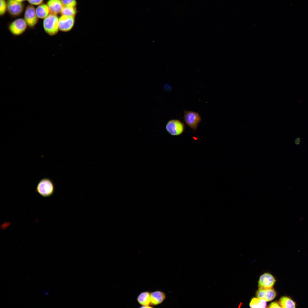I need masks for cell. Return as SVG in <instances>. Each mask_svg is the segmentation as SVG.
<instances>
[{"label": "cell", "mask_w": 308, "mask_h": 308, "mask_svg": "<svg viewBox=\"0 0 308 308\" xmlns=\"http://www.w3.org/2000/svg\"><path fill=\"white\" fill-rule=\"evenodd\" d=\"M44 29L45 32L50 36H54L58 32L59 19L56 15L50 13L44 20Z\"/></svg>", "instance_id": "obj_1"}, {"label": "cell", "mask_w": 308, "mask_h": 308, "mask_svg": "<svg viewBox=\"0 0 308 308\" xmlns=\"http://www.w3.org/2000/svg\"><path fill=\"white\" fill-rule=\"evenodd\" d=\"M54 190L52 181L48 178L41 179L37 184L36 192L41 196L47 197L52 196Z\"/></svg>", "instance_id": "obj_2"}, {"label": "cell", "mask_w": 308, "mask_h": 308, "mask_svg": "<svg viewBox=\"0 0 308 308\" xmlns=\"http://www.w3.org/2000/svg\"><path fill=\"white\" fill-rule=\"evenodd\" d=\"M183 118L186 124L194 131L197 129L201 121L199 113L192 111L185 110Z\"/></svg>", "instance_id": "obj_3"}, {"label": "cell", "mask_w": 308, "mask_h": 308, "mask_svg": "<svg viewBox=\"0 0 308 308\" xmlns=\"http://www.w3.org/2000/svg\"><path fill=\"white\" fill-rule=\"evenodd\" d=\"M165 128L171 135L178 136L181 135L184 131L185 125L179 120L173 119L168 121Z\"/></svg>", "instance_id": "obj_4"}, {"label": "cell", "mask_w": 308, "mask_h": 308, "mask_svg": "<svg viewBox=\"0 0 308 308\" xmlns=\"http://www.w3.org/2000/svg\"><path fill=\"white\" fill-rule=\"evenodd\" d=\"M27 25L24 19H19L15 20L9 25V29L13 35L18 36L25 32L27 28Z\"/></svg>", "instance_id": "obj_5"}, {"label": "cell", "mask_w": 308, "mask_h": 308, "mask_svg": "<svg viewBox=\"0 0 308 308\" xmlns=\"http://www.w3.org/2000/svg\"><path fill=\"white\" fill-rule=\"evenodd\" d=\"M24 20L27 26L32 27H34L38 21L36 9L31 5H29L26 8L24 15Z\"/></svg>", "instance_id": "obj_6"}, {"label": "cell", "mask_w": 308, "mask_h": 308, "mask_svg": "<svg viewBox=\"0 0 308 308\" xmlns=\"http://www.w3.org/2000/svg\"><path fill=\"white\" fill-rule=\"evenodd\" d=\"M275 279L271 274L266 273L262 275L258 281V286L260 289L272 288L275 282Z\"/></svg>", "instance_id": "obj_7"}, {"label": "cell", "mask_w": 308, "mask_h": 308, "mask_svg": "<svg viewBox=\"0 0 308 308\" xmlns=\"http://www.w3.org/2000/svg\"><path fill=\"white\" fill-rule=\"evenodd\" d=\"M74 17L62 15L59 19V29L62 32L70 31L74 23Z\"/></svg>", "instance_id": "obj_8"}, {"label": "cell", "mask_w": 308, "mask_h": 308, "mask_svg": "<svg viewBox=\"0 0 308 308\" xmlns=\"http://www.w3.org/2000/svg\"><path fill=\"white\" fill-rule=\"evenodd\" d=\"M7 8L9 13L13 16H17L22 12L23 6L21 2L16 0H8Z\"/></svg>", "instance_id": "obj_9"}, {"label": "cell", "mask_w": 308, "mask_h": 308, "mask_svg": "<svg viewBox=\"0 0 308 308\" xmlns=\"http://www.w3.org/2000/svg\"><path fill=\"white\" fill-rule=\"evenodd\" d=\"M257 298L262 299L266 301L273 300L276 295V293L273 288L267 289H260L256 293Z\"/></svg>", "instance_id": "obj_10"}, {"label": "cell", "mask_w": 308, "mask_h": 308, "mask_svg": "<svg viewBox=\"0 0 308 308\" xmlns=\"http://www.w3.org/2000/svg\"><path fill=\"white\" fill-rule=\"evenodd\" d=\"M165 298V294L161 291L158 290L150 293L151 306H156L160 304Z\"/></svg>", "instance_id": "obj_11"}, {"label": "cell", "mask_w": 308, "mask_h": 308, "mask_svg": "<svg viewBox=\"0 0 308 308\" xmlns=\"http://www.w3.org/2000/svg\"><path fill=\"white\" fill-rule=\"evenodd\" d=\"M50 13L57 14L61 13L63 7L60 0H49L47 5Z\"/></svg>", "instance_id": "obj_12"}, {"label": "cell", "mask_w": 308, "mask_h": 308, "mask_svg": "<svg viewBox=\"0 0 308 308\" xmlns=\"http://www.w3.org/2000/svg\"><path fill=\"white\" fill-rule=\"evenodd\" d=\"M137 300L138 303L142 306L141 307H153L150 305V293L148 291L141 292L137 296Z\"/></svg>", "instance_id": "obj_13"}, {"label": "cell", "mask_w": 308, "mask_h": 308, "mask_svg": "<svg viewBox=\"0 0 308 308\" xmlns=\"http://www.w3.org/2000/svg\"><path fill=\"white\" fill-rule=\"evenodd\" d=\"M36 12L38 18L44 19L50 13L47 5L44 4L39 5L36 9Z\"/></svg>", "instance_id": "obj_14"}, {"label": "cell", "mask_w": 308, "mask_h": 308, "mask_svg": "<svg viewBox=\"0 0 308 308\" xmlns=\"http://www.w3.org/2000/svg\"><path fill=\"white\" fill-rule=\"evenodd\" d=\"M279 303L282 308H295L296 306L295 302L290 297L287 296L281 297Z\"/></svg>", "instance_id": "obj_15"}, {"label": "cell", "mask_w": 308, "mask_h": 308, "mask_svg": "<svg viewBox=\"0 0 308 308\" xmlns=\"http://www.w3.org/2000/svg\"><path fill=\"white\" fill-rule=\"evenodd\" d=\"M249 305L251 308H265L266 306V302L262 299L254 298L251 300Z\"/></svg>", "instance_id": "obj_16"}, {"label": "cell", "mask_w": 308, "mask_h": 308, "mask_svg": "<svg viewBox=\"0 0 308 308\" xmlns=\"http://www.w3.org/2000/svg\"><path fill=\"white\" fill-rule=\"evenodd\" d=\"M61 13L62 15L74 17L75 15L76 10L74 7L63 6Z\"/></svg>", "instance_id": "obj_17"}, {"label": "cell", "mask_w": 308, "mask_h": 308, "mask_svg": "<svg viewBox=\"0 0 308 308\" xmlns=\"http://www.w3.org/2000/svg\"><path fill=\"white\" fill-rule=\"evenodd\" d=\"M63 6L74 7L76 5L75 0H61Z\"/></svg>", "instance_id": "obj_18"}, {"label": "cell", "mask_w": 308, "mask_h": 308, "mask_svg": "<svg viewBox=\"0 0 308 308\" xmlns=\"http://www.w3.org/2000/svg\"><path fill=\"white\" fill-rule=\"evenodd\" d=\"M7 8V4L5 0H0V14L3 15L5 13Z\"/></svg>", "instance_id": "obj_19"}, {"label": "cell", "mask_w": 308, "mask_h": 308, "mask_svg": "<svg viewBox=\"0 0 308 308\" xmlns=\"http://www.w3.org/2000/svg\"><path fill=\"white\" fill-rule=\"evenodd\" d=\"M28 1L31 4L37 5L41 3L43 0H28Z\"/></svg>", "instance_id": "obj_20"}, {"label": "cell", "mask_w": 308, "mask_h": 308, "mask_svg": "<svg viewBox=\"0 0 308 308\" xmlns=\"http://www.w3.org/2000/svg\"><path fill=\"white\" fill-rule=\"evenodd\" d=\"M270 308H280L281 307L279 303L275 302H272L269 305L268 307Z\"/></svg>", "instance_id": "obj_21"}, {"label": "cell", "mask_w": 308, "mask_h": 308, "mask_svg": "<svg viewBox=\"0 0 308 308\" xmlns=\"http://www.w3.org/2000/svg\"><path fill=\"white\" fill-rule=\"evenodd\" d=\"M300 139L299 138H297L295 141V143L297 145H298L300 143Z\"/></svg>", "instance_id": "obj_22"}, {"label": "cell", "mask_w": 308, "mask_h": 308, "mask_svg": "<svg viewBox=\"0 0 308 308\" xmlns=\"http://www.w3.org/2000/svg\"><path fill=\"white\" fill-rule=\"evenodd\" d=\"M16 0L17 1H18V2H22L23 1H25V0Z\"/></svg>", "instance_id": "obj_23"}, {"label": "cell", "mask_w": 308, "mask_h": 308, "mask_svg": "<svg viewBox=\"0 0 308 308\" xmlns=\"http://www.w3.org/2000/svg\"><path fill=\"white\" fill-rule=\"evenodd\" d=\"M48 294V293L47 292H46L45 293V294H44V295H47Z\"/></svg>", "instance_id": "obj_24"}]
</instances>
